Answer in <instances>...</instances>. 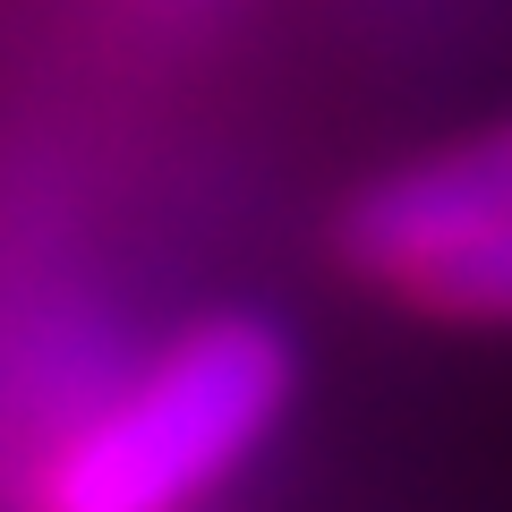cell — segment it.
Returning <instances> with one entry per match:
<instances>
[{
	"label": "cell",
	"mask_w": 512,
	"mask_h": 512,
	"mask_svg": "<svg viewBox=\"0 0 512 512\" xmlns=\"http://www.w3.org/2000/svg\"><path fill=\"white\" fill-rule=\"evenodd\" d=\"M282 410L291 342L265 316H205L43 461V512H197Z\"/></svg>",
	"instance_id": "1"
},
{
	"label": "cell",
	"mask_w": 512,
	"mask_h": 512,
	"mask_svg": "<svg viewBox=\"0 0 512 512\" xmlns=\"http://www.w3.org/2000/svg\"><path fill=\"white\" fill-rule=\"evenodd\" d=\"M410 299H427L436 316H470V325H512V231L444 256Z\"/></svg>",
	"instance_id": "3"
},
{
	"label": "cell",
	"mask_w": 512,
	"mask_h": 512,
	"mask_svg": "<svg viewBox=\"0 0 512 512\" xmlns=\"http://www.w3.org/2000/svg\"><path fill=\"white\" fill-rule=\"evenodd\" d=\"M512 231V120L470 128L453 146L419 154V163L384 171L342 222V248L359 274L419 291L444 256L478 248V239Z\"/></svg>",
	"instance_id": "2"
}]
</instances>
